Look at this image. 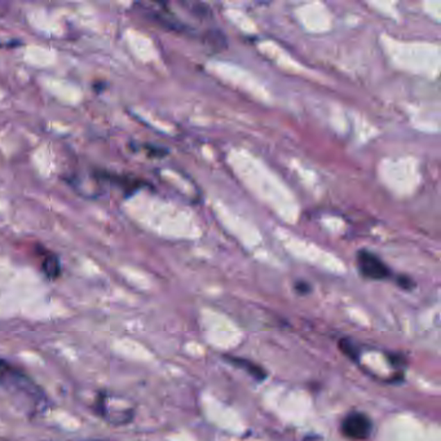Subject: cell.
<instances>
[{
    "mask_svg": "<svg viewBox=\"0 0 441 441\" xmlns=\"http://www.w3.org/2000/svg\"><path fill=\"white\" fill-rule=\"evenodd\" d=\"M0 387L10 396L24 400V405H30L35 409L44 408L47 401L44 393L34 381L4 360H0Z\"/></svg>",
    "mask_w": 441,
    "mask_h": 441,
    "instance_id": "1",
    "label": "cell"
},
{
    "mask_svg": "<svg viewBox=\"0 0 441 441\" xmlns=\"http://www.w3.org/2000/svg\"><path fill=\"white\" fill-rule=\"evenodd\" d=\"M97 412L98 414L113 424H125L131 421L134 410L131 408H127L122 404L121 399L110 396L107 393H103L97 400Z\"/></svg>",
    "mask_w": 441,
    "mask_h": 441,
    "instance_id": "2",
    "label": "cell"
},
{
    "mask_svg": "<svg viewBox=\"0 0 441 441\" xmlns=\"http://www.w3.org/2000/svg\"><path fill=\"white\" fill-rule=\"evenodd\" d=\"M357 266L363 276L370 279H386L391 276V270L375 254L361 250L357 252Z\"/></svg>",
    "mask_w": 441,
    "mask_h": 441,
    "instance_id": "3",
    "label": "cell"
},
{
    "mask_svg": "<svg viewBox=\"0 0 441 441\" xmlns=\"http://www.w3.org/2000/svg\"><path fill=\"white\" fill-rule=\"evenodd\" d=\"M342 432L348 439L365 440L372 433V421L363 413H352L342 423Z\"/></svg>",
    "mask_w": 441,
    "mask_h": 441,
    "instance_id": "4",
    "label": "cell"
},
{
    "mask_svg": "<svg viewBox=\"0 0 441 441\" xmlns=\"http://www.w3.org/2000/svg\"><path fill=\"white\" fill-rule=\"evenodd\" d=\"M230 361H232V364L237 365V366H240L242 369H246L248 373H250L252 377H255L257 379H264V377H266V372H264L263 369H260L259 366L250 363L248 360L232 358Z\"/></svg>",
    "mask_w": 441,
    "mask_h": 441,
    "instance_id": "5",
    "label": "cell"
},
{
    "mask_svg": "<svg viewBox=\"0 0 441 441\" xmlns=\"http://www.w3.org/2000/svg\"><path fill=\"white\" fill-rule=\"evenodd\" d=\"M43 270L49 278H56L60 275V263L58 258L51 255L43 261Z\"/></svg>",
    "mask_w": 441,
    "mask_h": 441,
    "instance_id": "6",
    "label": "cell"
},
{
    "mask_svg": "<svg viewBox=\"0 0 441 441\" xmlns=\"http://www.w3.org/2000/svg\"><path fill=\"white\" fill-rule=\"evenodd\" d=\"M340 349L351 358L357 357V351H356L355 345H352L349 340H342L340 342Z\"/></svg>",
    "mask_w": 441,
    "mask_h": 441,
    "instance_id": "7",
    "label": "cell"
},
{
    "mask_svg": "<svg viewBox=\"0 0 441 441\" xmlns=\"http://www.w3.org/2000/svg\"><path fill=\"white\" fill-rule=\"evenodd\" d=\"M397 284H399V286L406 288V290H410L413 288V285H414L412 278L405 277V276L397 278Z\"/></svg>",
    "mask_w": 441,
    "mask_h": 441,
    "instance_id": "8",
    "label": "cell"
},
{
    "mask_svg": "<svg viewBox=\"0 0 441 441\" xmlns=\"http://www.w3.org/2000/svg\"><path fill=\"white\" fill-rule=\"evenodd\" d=\"M295 290L299 294H307V293H309L311 288H309L307 282H297L295 284Z\"/></svg>",
    "mask_w": 441,
    "mask_h": 441,
    "instance_id": "9",
    "label": "cell"
}]
</instances>
